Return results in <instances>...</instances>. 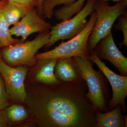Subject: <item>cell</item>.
<instances>
[{"instance_id": "obj_7", "label": "cell", "mask_w": 127, "mask_h": 127, "mask_svg": "<svg viewBox=\"0 0 127 127\" xmlns=\"http://www.w3.org/2000/svg\"><path fill=\"white\" fill-rule=\"evenodd\" d=\"M29 69L30 67L27 66L9 65L0 56V73L3 78L7 94L14 102L26 104L25 81Z\"/></svg>"}, {"instance_id": "obj_21", "label": "cell", "mask_w": 127, "mask_h": 127, "mask_svg": "<svg viewBox=\"0 0 127 127\" xmlns=\"http://www.w3.org/2000/svg\"><path fill=\"white\" fill-rule=\"evenodd\" d=\"M18 4L30 7L36 8L38 6V0H9Z\"/></svg>"}, {"instance_id": "obj_9", "label": "cell", "mask_w": 127, "mask_h": 127, "mask_svg": "<svg viewBox=\"0 0 127 127\" xmlns=\"http://www.w3.org/2000/svg\"><path fill=\"white\" fill-rule=\"evenodd\" d=\"M51 26L39 15L35 7L32 8L10 29L12 36L21 37L25 41L29 36L36 32H50Z\"/></svg>"}, {"instance_id": "obj_10", "label": "cell", "mask_w": 127, "mask_h": 127, "mask_svg": "<svg viewBox=\"0 0 127 127\" xmlns=\"http://www.w3.org/2000/svg\"><path fill=\"white\" fill-rule=\"evenodd\" d=\"M100 59L108 61L120 75L127 76V58L119 50L114 40L112 31L101 40L94 48Z\"/></svg>"}, {"instance_id": "obj_11", "label": "cell", "mask_w": 127, "mask_h": 127, "mask_svg": "<svg viewBox=\"0 0 127 127\" xmlns=\"http://www.w3.org/2000/svg\"><path fill=\"white\" fill-rule=\"evenodd\" d=\"M57 60L54 58L37 60L33 66L34 79L38 82L48 86H55L62 83L55 74V66Z\"/></svg>"}, {"instance_id": "obj_20", "label": "cell", "mask_w": 127, "mask_h": 127, "mask_svg": "<svg viewBox=\"0 0 127 127\" xmlns=\"http://www.w3.org/2000/svg\"><path fill=\"white\" fill-rule=\"evenodd\" d=\"M10 98L7 94L4 81L0 77V109L4 110L9 105Z\"/></svg>"}, {"instance_id": "obj_6", "label": "cell", "mask_w": 127, "mask_h": 127, "mask_svg": "<svg viewBox=\"0 0 127 127\" xmlns=\"http://www.w3.org/2000/svg\"><path fill=\"white\" fill-rule=\"evenodd\" d=\"M96 0H87L86 5L76 15L68 20L51 26L49 42L45 46L48 49L60 40L70 39L79 34L87 24V18L94 11Z\"/></svg>"}, {"instance_id": "obj_1", "label": "cell", "mask_w": 127, "mask_h": 127, "mask_svg": "<svg viewBox=\"0 0 127 127\" xmlns=\"http://www.w3.org/2000/svg\"><path fill=\"white\" fill-rule=\"evenodd\" d=\"M27 103L41 127H95L97 109L87 97L86 82L28 85Z\"/></svg>"}, {"instance_id": "obj_13", "label": "cell", "mask_w": 127, "mask_h": 127, "mask_svg": "<svg viewBox=\"0 0 127 127\" xmlns=\"http://www.w3.org/2000/svg\"><path fill=\"white\" fill-rule=\"evenodd\" d=\"M127 127V116L123 115L121 106L102 112L97 110L95 127Z\"/></svg>"}, {"instance_id": "obj_16", "label": "cell", "mask_w": 127, "mask_h": 127, "mask_svg": "<svg viewBox=\"0 0 127 127\" xmlns=\"http://www.w3.org/2000/svg\"><path fill=\"white\" fill-rule=\"evenodd\" d=\"M86 0H77L72 4L64 6L57 9L54 12L53 15L57 20H66L72 17L74 14L79 12L84 7Z\"/></svg>"}, {"instance_id": "obj_25", "label": "cell", "mask_w": 127, "mask_h": 127, "mask_svg": "<svg viewBox=\"0 0 127 127\" xmlns=\"http://www.w3.org/2000/svg\"><path fill=\"white\" fill-rule=\"evenodd\" d=\"M1 0H0V1H1Z\"/></svg>"}, {"instance_id": "obj_2", "label": "cell", "mask_w": 127, "mask_h": 127, "mask_svg": "<svg viewBox=\"0 0 127 127\" xmlns=\"http://www.w3.org/2000/svg\"><path fill=\"white\" fill-rule=\"evenodd\" d=\"M73 58L86 83L87 97L98 111L102 112L109 111L110 94L106 77L100 70H95L88 58L77 57Z\"/></svg>"}, {"instance_id": "obj_17", "label": "cell", "mask_w": 127, "mask_h": 127, "mask_svg": "<svg viewBox=\"0 0 127 127\" xmlns=\"http://www.w3.org/2000/svg\"><path fill=\"white\" fill-rule=\"evenodd\" d=\"M5 115L9 122L17 123L27 119L28 113L26 108L19 104L8 106L4 110Z\"/></svg>"}, {"instance_id": "obj_22", "label": "cell", "mask_w": 127, "mask_h": 127, "mask_svg": "<svg viewBox=\"0 0 127 127\" xmlns=\"http://www.w3.org/2000/svg\"><path fill=\"white\" fill-rule=\"evenodd\" d=\"M10 124L5 115L4 111L0 109V127H8Z\"/></svg>"}, {"instance_id": "obj_3", "label": "cell", "mask_w": 127, "mask_h": 127, "mask_svg": "<svg viewBox=\"0 0 127 127\" xmlns=\"http://www.w3.org/2000/svg\"><path fill=\"white\" fill-rule=\"evenodd\" d=\"M127 0H121L113 6L107 1L96 0L93 6L96 12V21L89 38V53L94 50L98 43L110 32L113 24L119 17L127 14Z\"/></svg>"}, {"instance_id": "obj_14", "label": "cell", "mask_w": 127, "mask_h": 127, "mask_svg": "<svg viewBox=\"0 0 127 127\" xmlns=\"http://www.w3.org/2000/svg\"><path fill=\"white\" fill-rule=\"evenodd\" d=\"M33 7L18 4L5 0L2 8V13L9 27L17 23Z\"/></svg>"}, {"instance_id": "obj_8", "label": "cell", "mask_w": 127, "mask_h": 127, "mask_svg": "<svg viewBox=\"0 0 127 127\" xmlns=\"http://www.w3.org/2000/svg\"><path fill=\"white\" fill-rule=\"evenodd\" d=\"M90 61L96 65L109 81L112 90V96L108 104L109 110L120 105L122 111L126 112L125 99L127 95V76L116 74L109 69L98 57L94 50L88 57Z\"/></svg>"}, {"instance_id": "obj_5", "label": "cell", "mask_w": 127, "mask_h": 127, "mask_svg": "<svg viewBox=\"0 0 127 127\" xmlns=\"http://www.w3.org/2000/svg\"><path fill=\"white\" fill-rule=\"evenodd\" d=\"M96 21V12L93 11L86 26L80 33L69 40L62 42L52 50L37 53V60L46 58L58 59L76 57L88 58L90 54L88 47L89 38Z\"/></svg>"}, {"instance_id": "obj_23", "label": "cell", "mask_w": 127, "mask_h": 127, "mask_svg": "<svg viewBox=\"0 0 127 127\" xmlns=\"http://www.w3.org/2000/svg\"><path fill=\"white\" fill-rule=\"evenodd\" d=\"M45 0H38V6L36 8L37 11L39 15L42 17V3Z\"/></svg>"}, {"instance_id": "obj_4", "label": "cell", "mask_w": 127, "mask_h": 127, "mask_svg": "<svg viewBox=\"0 0 127 127\" xmlns=\"http://www.w3.org/2000/svg\"><path fill=\"white\" fill-rule=\"evenodd\" d=\"M50 31L39 33L33 40L24 41L3 47L1 56L12 66L26 65L32 67L36 63V55L49 42Z\"/></svg>"}, {"instance_id": "obj_12", "label": "cell", "mask_w": 127, "mask_h": 127, "mask_svg": "<svg viewBox=\"0 0 127 127\" xmlns=\"http://www.w3.org/2000/svg\"><path fill=\"white\" fill-rule=\"evenodd\" d=\"M55 73L58 79L62 83L84 81L73 57L58 59L55 66Z\"/></svg>"}, {"instance_id": "obj_18", "label": "cell", "mask_w": 127, "mask_h": 127, "mask_svg": "<svg viewBox=\"0 0 127 127\" xmlns=\"http://www.w3.org/2000/svg\"><path fill=\"white\" fill-rule=\"evenodd\" d=\"M76 0H45L42 7V15L50 19L54 14L53 9L57 6L63 5H69L74 3Z\"/></svg>"}, {"instance_id": "obj_24", "label": "cell", "mask_w": 127, "mask_h": 127, "mask_svg": "<svg viewBox=\"0 0 127 127\" xmlns=\"http://www.w3.org/2000/svg\"><path fill=\"white\" fill-rule=\"evenodd\" d=\"M103 0L105 1H112L113 2H116L117 3V2H119L120 1H121V0Z\"/></svg>"}, {"instance_id": "obj_19", "label": "cell", "mask_w": 127, "mask_h": 127, "mask_svg": "<svg viewBox=\"0 0 127 127\" xmlns=\"http://www.w3.org/2000/svg\"><path fill=\"white\" fill-rule=\"evenodd\" d=\"M119 22L115 26V28L117 30H121L122 32L123 41L121 42V46H127V14L119 17Z\"/></svg>"}, {"instance_id": "obj_15", "label": "cell", "mask_w": 127, "mask_h": 127, "mask_svg": "<svg viewBox=\"0 0 127 127\" xmlns=\"http://www.w3.org/2000/svg\"><path fill=\"white\" fill-rule=\"evenodd\" d=\"M5 0H1L0 1V48L23 41L21 39L14 38L11 34L9 26L5 20L2 13V6Z\"/></svg>"}]
</instances>
